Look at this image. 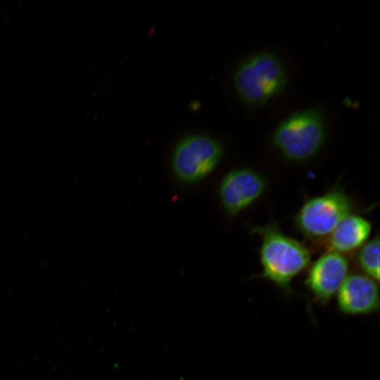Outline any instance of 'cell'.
Listing matches in <instances>:
<instances>
[{"label": "cell", "instance_id": "10", "mask_svg": "<svg viewBox=\"0 0 380 380\" xmlns=\"http://www.w3.org/2000/svg\"><path fill=\"white\" fill-rule=\"evenodd\" d=\"M356 260L364 274L378 282L379 279V238L378 234L366 241L359 248Z\"/></svg>", "mask_w": 380, "mask_h": 380}, {"label": "cell", "instance_id": "2", "mask_svg": "<svg viewBox=\"0 0 380 380\" xmlns=\"http://www.w3.org/2000/svg\"><path fill=\"white\" fill-rule=\"evenodd\" d=\"M286 77L280 61L270 53L254 55L240 64L234 75L239 97L250 105H260L278 95Z\"/></svg>", "mask_w": 380, "mask_h": 380}, {"label": "cell", "instance_id": "4", "mask_svg": "<svg viewBox=\"0 0 380 380\" xmlns=\"http://www.w3.org/2000/svg\"><path fill=\"white\" fill-rule=\"evenodd\" d=\"M353 210L350 198L336 188L308 200L298 212L295 224L304 237L315 241L329 236Z\"/></svg>", "mask_w": 380, "mask_h": 380}, {"label": "cell", "instance_id": "3", "mask_svg": "<svg viewBox=\"0 0 380 380\" xmlns=\"http://www.w3.org/2000/svg\"><path fill=\"white\" fill-rule=\"evenodd\" d=\"M324 137L322 118L315 111L306 110L281 122L274 134L273 142L286 159L298 162L316 154Z\"/></svg>", "mask_w": 380, "mask_h": 380}, {"label": "cell", "instance_id": "7", "mask_svg": "<svg viewBox=\"0 0 380 380\" xmlns=\"http://www.w3.org/2000/svg\"><path fill=\"white\" fill-rule=\"evenodd\" d=\"M348 269L349 262L343 254L328 251L312 265L305 283L315 299L325 305L338 291Z\"/></svg>", "mask_w": 380, "mask_h": 380}, {"label": "cell", "instance_id": "9", "mask_svg": "<svg viewBox=\"0 0 380 380\" xmlns=\"http://www.w3.org/2000/svg\"><path fill=\"white\" fill-rule=\"evenodd\" d=\"M371 230L369 221L351 213L328 236L329 251L343 254L360 248L367 241Z\"/></svg>", "mask_w": 380, "mask_h": 380}, {"label": "cell", "instance_id": "5", "mask_svg": "<svg viewBox=\"0 0 380 380\" xmlns=\"http://www.w3.org/2000/svg\"><path fill=\"white\" fill-rule=\"evenodd\" d=\"M221 156V146L215 139L205 135L190 136L175 147L173 170L181 180L194 182L211 172Z\"/></svg>", "mask_w": 380, "mask_h": 380}, {"label": "cell", "instance_id": "6", "mask_svg": "<svg viewBox=\"0 0 380 380\" xmlns=\"http://www.w3.org/2000/svg\"><path fill=\"white\" fill-rule=\"evenodd\" d=\"M266 185L264 177L253 169L233 170L223 177L220 185L221 203L227 213L237 215L263 194Z\"/></svg>", "mask_w": 380, "mask_h": 380}, {"label": "cell", "instance_id": "1", "mask_svg": "<svg viewBox=\"0 0 380 380\" xmlns=\"http://www.w3.org/2000/svg\"><path fill=\"white\" fill-rule=\"evenodd\" d=\"M253 231L262 238V277L274 284L284 293H291L293 279L310 262L309 250L298 241L283 234L274 222L255 227Z\"/></svg>", "mask_w": 380, "mask_h": 380}, {"label": "cell", "instance_id": "8", "mask_svg": "<svg viewBox=\"0 0 380 380\" xmlns=\"http://www.w3.org/2000/svg\"><path fill=\"white\" fill-rule=\"evenodd\" d=\"M336 294L338 308L346 315H367L379 308L377 281L363 274L348 275Z\"/></svg>", "mask_w": 380, "mask_h": 380}]
</instances>
